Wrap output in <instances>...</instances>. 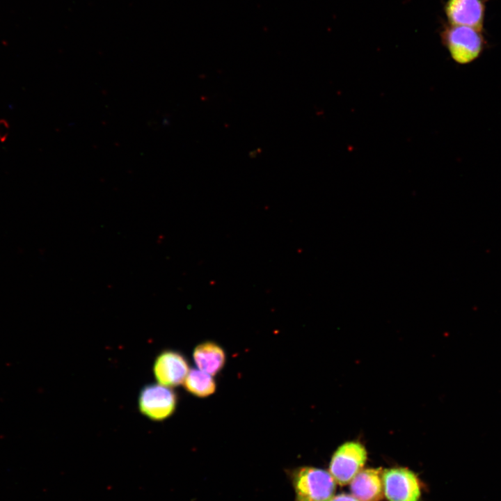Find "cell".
Segmentation results:
<instances>
[{"label": "cell", "mask_w": 501, "mask_h": 501, "mask_svg": "<svg viewBox=\"0 0 501 501\" xmlns=\"http://www.w3.org/2000/svg\"><path fill=\"white\" fill-rule=\"evenodd\" d=\"M441 39L452 58L461 65L475 61L486 46L483 31L465 26H445Z\"/></svg>", "instance_id": "cell-1"}, {"label": "cell", "mask_w": 501, "mask_h": 501, "mask_svg": "<svg viewBox=\"0 0 501 501\" xmlns=\"http://www.w3.org/2000/svg\"><path fill=\"white\" fill-rule=\"evenodd\" d=\"M296 501H331L335 481L330 472L319 468L303 467L293 476Z\"/></svg>", "instance_id": "cell-2"}, {"label": "cell", "mask_w": 501, "mask_h": 501, "mask_svg": "<svg viewBox=\"0 0 501 501\" xmlns=\"http://www.w3.org/2000/svg\"><path fill=\"white\" fill-rule=\"evenodd\" d=\"M367 460L365 447L356 442L340 446L331 459L329 472L340 485L349 484L361 470Z\"/></svg>", "instance_id": "cell-3"}, {"label": "cell", "mask_w": 501, "mask_h": 501, "mask_svg": "<svg viewBox=\"0 0 501 501\" xmlns=\"http://www.w3.org/2000/svg\"><path fill=\"white\" fill-rule=\"evenodd\" d=\"M177 395L170 388L161 384L145 385L138 399L140 412L154 421H162L172 415L177 406Z\"/></svg>", "instance_id": "cell-4"}, {"label": "cell", "mask_w": 501, "mask_h": 501, "mask_svg": "<svg viewBox=\"0 0 501 501\" xmlns=\"http://www.w3.org/2000/svg\"><path fill=\"white\" fill-rule=\"evenodd\" d=\"M383 491L388 501H419V479L411 470L404 468L385 470L382 474Z\"/></svg>", "instance_id": "cell-5"}, {"label": "cell", "mask_w": 501, "mask_h": 501, "mask_svg": "<svg viewBox=\"0 0 501 501\" xmlns=\"http://www.w3.org/2000/svg\"><path fill=\"white\" fill-rule=\"evenodd\" d=\"M189 372V364L185 357L173 350L161 352L153 365V373L157 381L161 385L170 388L184 383Z\"/></svg>", "instance_id": "cell-6"}, {"label": "cell", "mask_w": 501, "mask_h": 501, "mask_svg": "<svg viewBox=\"0 0 501 501\" xmlns=\"http://www.w3.org/2000/svg\"><path fill=\"white\" fill-rule=\"evenodd\" d=\"M445 13L450 24L483 31L486 0H447Z\"/></svg>", "instance_id": "cell-7"}, {"label": "cell", "mask_w": 501, "mask_h": 501, "mask_svg": "<svg viewBox=\"0 0 501 501\" xmlns=\"http://www.w3.org/2000/svg\"><path fill=\"white\" fill-rule=\"evenodd\" d=\"M381 468L360 470L351 481L350 489L358 501H381L383 498Z\"/></svg>", "instance_id": "cell-8"}, {"label": "cell", "mask_w": 501, "mask_h": 501, "mask_svg": "<svg viewBox=\"0 0 501 501\" xmlns=\"http://www.w3.org/2000/svg\"><path fill=\"white\" fill-rule=\"evenodd\" d=\"M193 358L199 369L212 376L220 372L225 363L224 350L213 342H205L196 346Z\"/></svg>", "instance_id": "cell-9"}, {"label": "cell", "mask_w": 501, "mask_h": 501, "mask_svg": "<svg viewBox=\"0 0 501 501\" xmlns=\"http://www.w3.org/2000/svg\"><path fill=\"white\" fill-rule=\"evenodd\" d=\"M183 383L189 393L199 397L211 395L216 390L212 375L199 369L189 370Z\"/></svg>", "instance_id": "cell-10"}, {"label": "cell", "mask_w": 501, "mask_h": 501, "mask_svg": "<svg viewBox=\"0 0 501 501\" xmlns=\"http://www.w3.org/2000/svg\"><path fill=\"white\" fill-rule=\"evenodd\" d=\"M331 501H358L354 496L346 493H342L333 497Z\"/></svg>", "instance_id": "cell-11"}]
</instances>
